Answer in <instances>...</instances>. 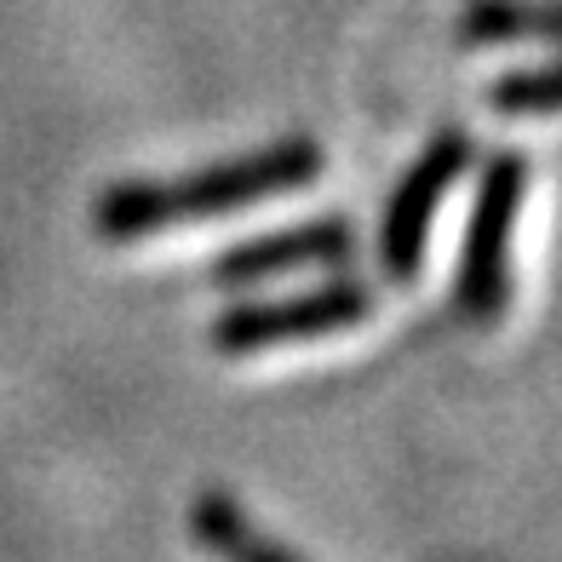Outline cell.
Wrapping results in <instances>:
<instances>
[{
	"label": "cell",
	"mask_w": 562,
	"mask_h": 562,
	"mask_svg": "<svg viewBox=\"0 0 562 562\" xmlns=\"http://www.w3.org/2000/svg\"><path fill=\"white\" fill-rule=\"evenodd\" d=\"M453 41L459 46H510V41L562 46V0H465Z\"/></svg>",
	"instance_id": "cell-7"
},
{
	"label": "cell",
	"mask_w": 562,
	"mask_h": 562,
	"mask_svg": "<svg viewBox=\"0 0 562 562\" xmlns=\"http://www.w3.org/2000/svg\"><path fill=\"white\" fill-rule=\"evenodd\" d=\"M327 167L322 144L288 133L265 149H247V156H229L213 167H195V172H178V178H126V184H104L92 201V229L98 241H144L156 229L172 224H201V218H229V213H247L259 201L276 195H293L304 184H316Z\"/></svg>",
	"instance_id": "cell-1"
},
{
	"label": "cell",
	"mask_w": 562,
	"mask_h": 562,
	"mask_svg": "<svg viewBox=\"0 0 562 562\" xmlns=\"http://www.w3.org/2000/svg\"><path fill=\"white\" fill-rule=\"evenodd\" d=\"M190 540L236 562H304V551H293L288 540H270L252 528V517L224 488H201L190 499Z\"/></svg>",
	"instance_id": "cell-6"
},
{
	"label": "cell",
	"mask_w": 562,
	"mask_h": 562,
	"mask_svg": "<svg viewBox=\"0 0 562 562\" xmlns=\"http://www.w3.org/2000/svg\"><path fill=\"white\" fill-rule=\"evenodd\" d=\"M522 195H528V156L522 149H494L476 172V201L453 276V311L471 327H494L510 304V229H517Z\"/></svg>",
	"instance_id": "cell-2"
},
{
	"label": "cell",
	"mask_w": 562,
	"mask_h": 562,
	"mask_svg": "<svg viewBox=\"0 0 562 562\" xmlns=\"http://www.w3.org/2000/svg\"><path fill=\"white\" fill-rule=\"evenodd\" d=\"M471 133L465 126H442L430 133L425 149L414 156L396 178V190L385 201V218H379V270L391 281H414L419 265H425V247H430V224H437L448 190L459 184V172L471 167Z\"/></svg>",
	"instance_id": "cell-4"
},
{
	"label": "cell",
	"mask_w": 562,
	"mask_h": 562,
	"mask_svg": "<svg viewBox=\"0 0 562 562\" xmlns=\"http://www.w3.org/2000/svg\"><path fill=\"white\" fill-rule=\"evenodd\" d=\"M356 252V218L345 213H322L304 224H281L265 229V236L229 241L213 259V288L236 293V288H259V281H276L288 270H322V265H350Z\"/></svg>",
	"instance_id": "cell-5"
},
{
	"label": "cell",
	"mask_w": 562,
	"mask_h": 562,
	"mask_svg": "<svg viewBox=\"0 0 562 562\" xmlns=\"http://www.w3.org/2000/svg\"><path fill=\"white\" fill-rule=\"evenodd\" d=\"M373 281L362 276H334L322 288H304L293 299H241L229 311L213 316L207 327V345L218 356H265L281 345H316V339H334L350 334L373 316Z\"/></svg>",
	"instance_id": "cell-3"
},
{
	"label": "cell",
	"mask_w": 562,
	"mask_h": 562,
	"mask_svg": "<svg viewBox=\"0 0 562 562\" xmlns=\"http://www.w3.org/2000/svg\"><path fill=\"white\" fill-rule=\"evenodd\" d=\"M488 110L505 121H533V115H562V58L557 64H533V69H510L488 87Z\"/></svg>",
	"instance_id": "cell-8"
}]
</instances>
